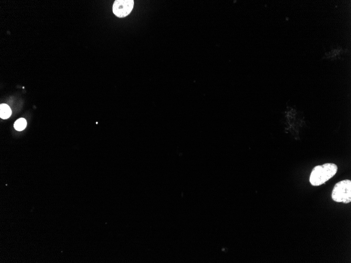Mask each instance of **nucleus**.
Masks as SVG:
<instances>
[{
	"instance_id": "obj_1",
	"label": "nucleus",
	"mask_w": 351,
	"mask_h": 263,
	"mask_svg": "<svg viewBox=\"0 0 351 263\" xmlns=\"http://www.w3.org/2000/svg\"><path fill=\"white\" fill-rule=\"evenodd\" d=\"M338 170L337 165L333 163L316 166L313 169L310 176V183L313 186H322L333 178Z\"/></svg>"
},
{
	"instance_id": "obj_2",
	"label": "nucleus",
	"mask_w": 351,
	"mask_h": 263,
	"mask_svg": "<svg viewBox=\"0 0 351 263\" xmlns=\"http://www.w3.org/2000/svg\"><path fill=\"white\" fill-rule=\"evenodd\" d=\"M332 200L338 203L348 204L351 202V181L348 179L338 182L334 186Z\"/></svg>"
},
{
	"instance_id": "obj_3",
	"label": "nucleus",
	"mask_w": 351,
	"mask_h": 263,
	"mask_svg": "<svg viewBox=\"0 0 351 263\" xmlns=\"http://www.w3.org/2000/svg\"><path fill=\"white\" fill-rule=\"evenodd\" d=\"M348 54H350L348 48H344L336 44L332 46L329 50H325L324 54L320 60L322 61V60H327L330 62H334L338 60H344V56Z\"/></svg>"
},
{
	"instance_id": "obj_4",
	"label": "nucleus",
	"mask_w": 351,
	"mask_h": 263,
	"mask_svg": "<svg viewBox=\"0 0 351 263\" xmlns=\"http://www.w3.org/2000/svg\"><path fill=\"white\" fill-rule=\"evenodd\" d=\"M134 5L133 0H116L112 6V12L118 17H125L132 12Z\"/></svg>"
},
{
	"instance_id": "obj_5",
	"label": "nucleus",
	"mask_w": 351,
	"mask_h": 263,
	"mask_svg": "<svg viewBox=\"0 0 351 263\" xmlns=\"http://www.w3.org/2000/svg\"><path fill=\"white\" fill-rule=\"evenodd\" d=\"M12 115V110L7 104H2L0 105V117L1 118L6 119Z\"/></svg>"
},
{
	"instance_id": "obj_6",
	"label": "nucleus",
	"mask_w": 351,
	"mask_h": 263,
	"mask_svg": "<svg viewBox=\"0 0 351 263\" xmlns=\"http://www.w3.org/2000/svg\"><path fill=\"white\" fill-rule=\"evenodd\" d=\"M27 122L24 118H20L18 119L14 124V128L19 131L24 130L26 127Z\"/></svg>"
}]
</instances>
